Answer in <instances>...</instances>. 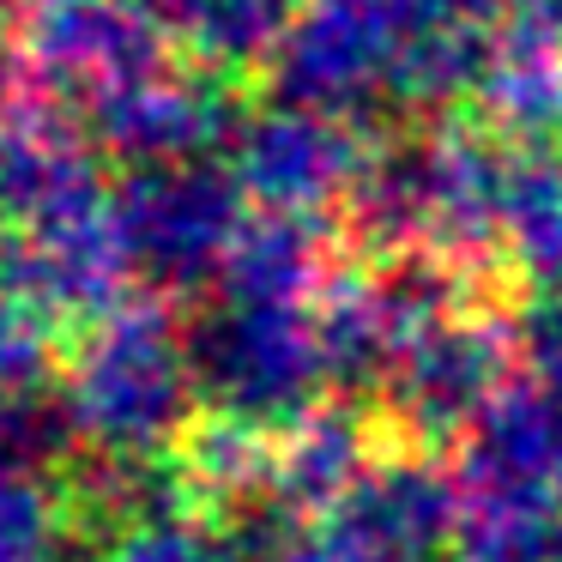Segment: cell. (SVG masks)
<instances>
[{"instance_id": "4", "label": "cell", "mask_w": 562, "mask_h": 562, "mask_svg": "<svg viewBox=\"0 0 562 562\" xmlns=\"http://www.w3.org/2000/svg\"><path fill=\"white\" fill-rule=\"evenodd\" d=\"M429 43L405 31L387 0H303L272 55V98L339 122H357L381 103L417 110V67Z\"/></svg>"}, {"instance_id": "6", "label": "cell", "mask_w": 562, "mask_h": 562, "mask_svg": "<svg viewBox=\"0 0 562 562\" xmlns=\"http://www.w3.org/2000/svg\"><path fill=\"white\" fill-rule=\"evenodd\" d=\"M110 151L61 103H19L0 127V236H49L110 218Z\"/></svg>"}, {"instance_id": "5", "label": "cell", "mask_w": 562, "mask_h": 562, "mask_svg": "<svg viewBox=\"0 0 562 562\" xmlns=\"http://www.w3.org/2000/svg\"><path fill=\"white\" fill-rule=\"evenodd\" d=\"M115 224H122L134 279L164 296L206 291L231 267L248 231V194L224 164H146L115 182Z\"/></svg>"}, {"instance_id": "1", "label": "cell", "mask_w": 562, "mask_h": 562, "mask_svg": "<svg viewBox=\"0 0 562 562\" xmlns=\"http://www.w3.org/2000/svg\"><path fill=\"white\" fill-rule=\"evenodd\" d=\"M200 400L194 339L158 303H115L86 321L61 369V429L98 465H158Z\"/></svg>"}, {"instance_id": "22", "label": "cell", "mask_w": 562, "mask_h": 562, "mask_svg": "<svg viewBox=\"0 0 562 562\" xmlns=\"http://www.w3.org/2000/svg\"><path fill=\"white\" fill-rule=\"evenodd\" d=\"M19 79H25V61H19V49L0 43V127H7V115L19 110Z\"/></svg>"}, {"instance_id": "20", "label": "cell", "mask_w": 562, "mask_h": 562, "mask_svg": "<svg viewBox=\"0 0 562 562\" xmlns=\"http://www.w3.org/2000/svg\"><path fill=\"white\" fill-rule=\"evenodd\" d=\"M43 333L25 308H13L0 296V417L13 412L19 400H31L37 387V369H43Z\"/></svg>"}, {"instance_id": "13", "label": "cell", "mask_w": 562, "mask_h": 562, "mask_svg": "<svg viewBox=\"0 0 562 562\" xmlns=\"http://www.w3.org/2000/svg\"><path fill=\"white\" fill-rule=\"evenodd\" d=\"M490 127L520 146H544L562 127V0H514L490 31L477 74Z\"/></svg>"}, {"instance_id": "18", "label": "cell", "mask_w": 562, "mask_h": 562, "mask_svg": "<svg viewBox=\"0 0 562 562\" xmlns=\"http://www.w3.org/2000/svg\"><path fill=\"white\" fill-rule=\"evenodd\" d=\"M31 400L0 417V562H49L61 544V514L31 453Z\"/></svg>"}, {"instance_id": "23", "label": "cell", "mask_w": 562, "mask_h": 562, "mask_svg": "<svg viewBox=\"0 0 562 562\" xmlns=\"http://www.w3.org/2000/svg\"><path fill=\"white\" fill-rule=\"evenodd\" d=\"M13 7H19V0H0V13H13Z\"/></svg>"}, {"instance_id": "8", "label": "cell", "mask_w": 562, "mask_h": 562, "mask_svg": "<svg viewBox=\"0 0 562 562\" xmlns=\"http://www.w3.org/2000/svg\"><path fill=\"white\" fill-rule=\"evenodd\" d=\"M176 43L164 37L146 0H37L19 61L55 103L91 110L98 98L170 67Z\"/></svg>"}, {"instance_id": "7", "label": "cell", "mask_w": 562, "mask_h": 562, "mask_svg": "<svg viewBox=\"0 0 562 562\" xmlns=\"http://www.w3.org/2000/svg\"><path fill=\"white\" fill-rule=\"evenodd\" d=\"M363 170L369 151L357 139V122L284 98L260 115H243L231 139V176L243 182L248 206L272 212V218L321 224L333 206H351Z\"/></svg>"}, {"instance_id": "10", "label": "cell", "mask_w": 562, "mask_h": 562, "mask_svg": "<svg viewBox=\"0 0 562 562\" xmlns=\"http://www.w3.org/2000/svg\"><path fill=\"white\" fill-rule=\"evenodd\" d=\"M79 122L91 127L103 151L127 170H146V164H188V158H212V151H231L236 115L224 74L206 67H158V74L134 79V86L98 98L91 110H79Z\"/></svg>"}, {"instance_id": "19", "label": "cell", "mask_w": 562, "mask_h": 562, "mask_svg": "<svg viewBox=\"0 0 562 562\" xmlns=\"http://www.w3.org/2000/svg\"><path fill=\"white\" fill-rule=\"evenodd\" d=\"M387 7L405 19V31L417 43H429V37H490L514 0H387Z\"/></svg>"}, {"instance_id": "11", "label": "cell", "mask_w": 562, "mask_h": 562, "mask_svg": "<svg viewBox=\"0 0 562 562\" xmlns=\"http://www.w3.org/2000/svg\"><path fill=\"white\" fill-rule=\"evenodd\" d=\"M127 284H134V260L115 212L49 236H0V296L25 308L37 327L110 315Z\"/></svg>"}, {"instance_id": "15", "label": "cell", "mask_w": 562, "mask_h": 562, "mask_svg": "<svg viewBox=\"0 0 562 562\" xmlns=\"http://www.w3.org/2000/svg\"><path fill=\"white\" fill-rule=\"evenodd\" d=\"M164 37L206 74L272 67L284 31L296 25L303 0H146Z\"/></svg>"}, {"instance_id": "2", "label": "cell", "mask_w": 562, "mask_h": 562, "mask_svg": "<svg viewBox=\"0 0 562 562\" xmlns=\"http://www.w3.org/2000/svg\"><path fill=\"white\" fill-rule=\"evenodd\" d=\"M514 139L484 127H429L369 151L351 218L381 255H441L453 267L502 248Z\"/></svg>"}, {"instance_id": "14", "label": "cell", "mask_w": 562, "mask_h": 562, "mask_svg": "<svg viewBox=\"0 0 562 562\" xmlns=\"http://www.w3.org/2000/svg\"><path fill=\"white\" fill-rule=\"evenodd\" d=\"M460 484L508 490L526 502L562 508V387L557 381H508L484 405L460 448Z\"/></svg>"}, {"instance_id": "17", "label": "cell", "mask_w": 562, "mask_h": 562, "mask_svg": "<svg viewBox=\"0 0 562 562\" xmlns=\"http://www.w3.org/2000/svg\"><path fill=\"white\" fill-rule=\"evenodd\" d=\"M502 255L544 291L562 284V158L557 151L514 139L508 200H502Z\"/></svg>"}, {"instance_id": "12", "label": "cell", "mask_w": 562, "mask_h": 562, "mask_svg": "<svg viewBox=\"0 0 562 562\" xmlns=\"http://www.w3.org/2000/svg\"><path fill=\"white\" fill-rule=\"evenodd\" d=\"M103 502L115 508L103 562H248L236 526L212 520V502L164 465H103Z\"/></svg>"}, {"instance_id": "21", "label": "cell", "mask_w": 562, "mask_h": 562, "mask_svg": "<svg viewBox=\"0 0 562 562\" xmlns=\"http://www.w3.org/2000/svg\"><path fill=\"white\" fill-rule=\"evenodd\" d=\"M520 357L532 363L538 381H557L562 387V284H550L520 321Z\"/></svg>"}, {"instance_id": "9", "label": "cell", "mask_w": 562, "mask_h": 562, "mask_svg": "<svg viewBox=\"0 0 562 562\" xmlns=\"http://www.w3.org/2000/svg\"><path fill=\"white\" fill-rule=\"evenodd\" d=\"M514 351H520V327H502L484 308H453L448 321H436L405 345L381 393L400 412V424L417 436H465L484 417V405L508 387Z\"/></svg>"}, {"instance_id": "3", "label": "cell", "mask_w": 562, "mask_h": 562, "mask_svg": "<svg viewBox=\"0 0 562 562\" xmlns=\"http://www.w3.org/2000/svg\"><path fill=\"white\" fill-rule=\"evenodd\" d=\"M321 296L296 291H231L218 284V303L194 321V369L200 400L218 417L255 429H284L315 412L333 387L327 333H321Z\"/></svg>"}, {"instance_id": "16", "label": "cell", "mask_w": 562, "mask_h": 562, "mask_svg": "<svg viewBox=\"0 0 562 562\" xmlns=\"http://www.w3.org/2000/svg\"><path fill=\"white\" fill-rule=\"evenodd\" d=\"M369 448L363 429L339 412V405H315L296 424L272 429V477L267 502L284 514H321L363 477Z\"/></svg>"}]
</instances>
